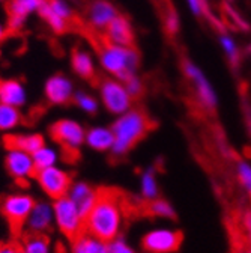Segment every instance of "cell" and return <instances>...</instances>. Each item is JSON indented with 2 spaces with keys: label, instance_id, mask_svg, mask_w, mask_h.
Masks as SVG:
<instances>
[{
  "label": "cell",
  "instance_id": "7402d4cb",
  "mask_svg": "<svg viewBox=\"0 0 251 253\" xmlns=\"http://www.w3.org/2000/svg\"><path fill=\"white\" fill-rule=\"evenodd\" d=\"M29 229L30 231H38V232H45L51 228V212L47 205H35V208L30 212L29 218Z\"/></svg>",
  "mask_w": 251,
  "mask_h": 253
},
{
  "label": "cell",
  "instance_id": "d6a6232c",
  "mask_svg": "<svg viewBox=\"0 0 251 253\" xmlns=\"http://www.w3.org/2000/svg\"><path fill=\"white\" fill-rule=\"evenodd\" d=\"M106 253H134V250L128 247L122 240H113L110 241V244H107Z\"/></svg>",
  "mask_w": 251,
  "mask_h": 253
},
{
  "label": "cell",
  "instance_id": "484cf974",
  "mask_svg": "<svg viewBox=\"0 0 251 253\" xmlns=\"http://www.w3.org/2000/svg\"><path fill=\"white\" fill-rule=\"evenodd\" d=\"M21 121L18 110L14 106L0 103V130H9Z\"/></svg>",
  "mask_w": 251,
  "mask_h": 253
},
{
  "label": "cell",
  "instance_id": "ffe728a7",
  "mask_svg": "<svg viewBox=\"0 0 251 253\" xmlns=\"http://www.w3.org/2000/svg\"><path fill=\"white\" fill-rule=\"evenodd\" d=\"M21 238L26 253H48L50 238L45 232L29 229L21 234Z\"/></svg>",
  "mask_w": 251,
  "mask_h": 253
},
{
  "label": "cell",
  "instance_id": "4316f807",
  "mask_svg": "<svg viewBox=\"0 0 251 253\" xmlns=\"http://www.w3.org/2000/svg\"><path fill=\"white\" fill-rule=\"evenodd\" d=\"M142 193L144 199H155L158 195V187H156V179L153 170H149L143 175L142 179Z\"/></svg>",
  "mask_w": 251,
  "mask_h": 253
},
{
  "label": "cell",
  "instance_id": "f35d334b",
  "mask_svg": "<svg viewBox=\"0 0 251 253\" xmlns=\"http://www.w3.org/2000/svg\"><path fill=\"white\" fill-rule=\"evenodd\" d=\"M18 253H26V252H24V247H23V249H21V250H20Z\"/></svg>",
  "mask_w": 251,
  "mask_h": 253
},
{
  "label": "cell",
  "instance_id": "44dd1931",
  "mask_svg": "<svg viewBox=\"0 0 251 253\" xmlns=\"http://www.w3.org/2000/svg\"><path fill=\"white\" fill-rule=\"evenodd\" d=\"M72 68L78 76L89 80L90 83H98V77L95 74V70H93V65H92V60H90L87 53H84V51H81L78 48H75L72 51Z\"/></svg>",
  "mask_w": 251,
  "mask_h": 253
},
{
  "label": "cell",
  "instance_id": "30bf717a",
  "mask_svg": "<svg viewBox=\"0 0 251 253\" xmlns=\"http://www.w3.org/2000/svg\"><path fill=\"white\" fill-rule=\"evenodd\" d=\"M5 165H6L8 172L23 187H29L27 178H35L36 175L34 158H30V155L23 151H12L6 157Z\"/></svg>",
  "mask_w": 251,
  "mask_h": 253
},
{
  "label": "cell",
  "instance_id": "7a4b0ae2",
  "mask_svg": "<svg viewBox=\"0 0 251 253\" xmlns=\"http://www.w3.org/2000/svg\"><path fill=\"white\" fill-rule=\"evenodd\" d=\"M156 128V122L142 109L125 113L113 125V155L122 157L131 151L139 142H142L150 131Z\"/></svg>",
  "mask_w": 251,
  "mask_h": 253
},
{
  "label": "cell",
  "instance_id": "e575fe53",
  "mask_svg": "<svg viewBox=\"0 0 251 253\" xmlns=\"http://www.w3.org/2000/svg\"><path fill=\"white\" fill-rule=\"evenodd\" d=\"M190 6L193 9V12L196 15H200L202 14V9H200V0H190Z\"/></svg>",
  "mask_w": 251,
  "mask_h": 253
},
{
  "label": "cell",
  "instance_id": "cb8c5ba5",
  "mask_svg": "<svg viewBox=\"0 0 251 253\" xmlns=\"http://www.w3.org/2000/svg\"><path fill=\"white\" fill-rule=\"evenodd\" d=\"M86 140H87V143L92 148L104 151V149H108V148L113 146L114 136H113V133L110 130H106V128H93V130L89 131Z\"/></svg>",
  "mask_w": 251,
  "mask_h": 253
},
{
  "label": "cell",
  "instance_id": "ac0fdd59",
  "mask_svg": "<svg viewBox=\"0 0 251 253\" xmlns=\"http://www.w3.org/2000/svg\"><path fill=\"white\" fill-rule=\"evenodd\" d=\"M95 195H97V188H92L87 184H75L71 190V199L75 204L81 220L84 218V215L89 212L93 201H95Z\"/></svg>",
  "mask_w": 251,
  "mask_h": 253
},
{
  "label": "cell",
  "instance_id": "3957f363",
  "mask_svg": "<svg viewBox=\"0 0 251 253\" xmlns=\"http://www.w3.org/2000/svg\"><path fill=\"white\" fill-rule=\"evenodd\" d=\"M89 40L100 51V57L106 70L117 76L120 80H127L134 76L139 65V54L131 47H122L110 42L106 35L89 32Z\"/></svg>",
  "mask_w": 251,
  "mask_h": 253
},
{
  "label": "cell",
  "instance_id": "7c38bea8",
  "mask_svg": "<svg viewBox=\"0 0 251 253\" xmlns=\"http://www.w3.org/2000/svg\"><path fill=\"white\" fill-rule=\"evenodd\" d=\"M106 37L110 42L122 47H133L134 34L130 21L125 17H114L111 23L107 26Z\"/></svg>",
  "mask_w": 251,
  "mask_h": 253
},
{
  "label": "cell",
  "instance_id": "ba28073f",
  "mask_svg": "<svg viewBox=\"0 0 251 253\" xmlns=\"http://www.w3.org/2000/svg\"><path fill=\"white\" fill-rule=\"evenodd\" d=\"M182 244V232L176 229H155L142 238L146 253H175Z\"/></svg>",
  "mask_w": 251,
  "mask_h": 253
},
{
  "label": "cell",
  "instance_id": "836d02e7",
  "mask_svg": "<svg viewBox=\"0 0 251 253\" xmlns=\"http://www.w3.org/2000/svg\"><path fill=\"white\" fill-rule=\"evenodd\" d=\"M21 249H23V244L18 240L0 243V253H18Z\"/></svg>",
  "mask_w": 251,
  "mask_h": 253
},
{
  "label": "cell",
  "instance_id": "d6986e66",
  "mask_svg": "<svg viewBox=\"0 0 251 253\" xmlns=\"http://www.w3.org/2000/svg\"><path fill=\"white\" fill-rule=\"evenodd\" d=\"M24 89L15 80H5L0 82V103L9 106H21L24 103Z\"/></svg>",
  "mask_w": 251,
  "mask_h": 253
},
{
  "label": "cell",
  "instance_id": "5b68a950",
  "mask_svg": "<svg viewBox=\"0 0 251 253\" xmlns=\"http://www.w3.org/2000/svg\"><path fill=\"white\" fill-rule=\"evenodd\" d=\"M51 137L64 148L65 160L72 163L78 158V146L84 139V131L74 121H57L50 128Z\"/></svg>",
  "mask_w": 251,
  "mask_h": 253
},
{
  "label": "cell",
  "instance_id": "74e56055",
  "mask_svg": "<svg viewBox=\"0 0 251 253\" xmlns=\"http://www.w3.org/2000/svg\"><path fill=\"white\" fill-rule=\"evenodd\" d=\"M5 37H6V30H5L2 26H0V42H2V41L5 40Z\"/></svg>",
  "mask_w": 251,
  "mask_h": 253
},
{
  "label": "cell",
  "instance_id": "d4e9b609",
  "mask_svg": "<svg viewBox=\"0 0 251 253\" xmlns=\"http://www.w3.org/2000/svg\"><path fill=\"white\" fill-rule=\"evenodd\" d=\"M219 14H221V18H223V24L230 29H235V30H248L250 29L248 24L241 18V15L232 6H229L227 2L219 3Z\"/></svg>",
  "mask_w": 251,
  "mask_h": 253
},
{
  "label": "cell",
  "instance_id": "ab89813d",
  "mask_svg": "<svg viewBox=\"0 0 251 253\" xmlns=\"http://www.w3.org/2000/svg\"><path fill=\"white\" fill-rule=\"evenodd\" d=\"M248 53H251V45L248 47Z\"/></svg>",
  "mask_w": 251,
  "mask_h": 253
},
{
  "label": "cell",
  "instance_id": "9c48e42d",
  "mask_svg": "<svg viewBox=\"0 0 251 253\" xmlns=\"http://www.w3.org/2000/svg\"><path fill=\"white\" fill-rule=\"evenodd\" d=\"M35 178L45 190V193H48L53 199H60L67 196L72 184V179L67 172L59 170L51 166L38 170Z\"/></svg>",
  "mask_w": 251,
  "mask_h": 253
},
{
  "label": "cell",
  "instance_id": "1f68e13d",
  "mask_svg": "<svg viewBox=\"0 0 251 253\" xmlns=\"http://www.w3.org/2000/svg\"><path fill=\"white\" fill-rule=\"evenodd\" d=\"M75 101L80 107H83L86 112L89 113H93L97 110V101L90 98L89 95H83V93H77V97H75Z\"/></svg>",
  "mask_w": 251,
  "mask_h": 253
},
{
  "label": "cell",
  "instance_id": "6da1fadb",
  "mask_svg": "<svg viewBox=\"0 0 251 253\" xmlns=\"http://www.w3.org/2000/svg\"><path fill=\"white\" fill-rule=\"evenodd\" d=\"M137 215V201L116 187H98L95 201L81 220L84 235L104 243L113 241L122 226L123 218Z\"/></svg>",
  "mask_w": 251,
  "mask_h": 253
},
{
  "label": "cell",
  "instance_id": "8d00e7d4",
  "mask_svg": "<svg viewBox=\"0 0 251 253\" xmlns=\"http://www.w3.org/2000/svg\"><path fill=\"white\" fill-rule=\"evenodd\" d=\"M245 121H247V125H248V128H250V133H251V107L245 106Z\"/></svg>",
  "mask_w": 251,
  "mask_h": 253
},
{
  "label": "cell",
  "instance_id": "5bb4252c",
  "mask_svg": "<svg viewBox=\"0 0 251 253\" xmlns=\"http://www.w3.org/2000/svg\"><path fill=\"white\" fill-rule=\"evenodd\" d=\"M45 93L50 103L53 104H67L71 100L72 86L70 80L62 76H54L47 82Z\"/></svg>",
  "mask_w": 251,
  "mask_h": 253
},
{
  "label": "cell",
  "instance_id": "d590c367",
  "mask_svg": "<svg viewBox=\"0 0 251 253\" xmlns=\"http://www.w3.org/2000/svg\"><path fill=\"white\" fill-rule=\"evenodd\" d=\"M244 221H245V228L250 234V238H251V212H247L245 217H244Z\"/></svg>",
  "mask_w": 251,
  "mask_h": 253
},
{
  "label": "cell",
  "instance_id": "4dcf8cb0",
  "mask_svg": "<svg viewBox=\"0 0 251 253\" xmlns=\"http://www.w3.org/2000/svg\"><path fill=\"white\" fill-rule=\"evenodd\" d=\"M125 84H127V87H125V89L128 90L131 98H139L140 95L143 93V86H142L140 80L136 76H131L130 79L125 80Z\"/></svg>",
  "mask_w": 251,
  "mask_h": 253
},
{
  "label": "cell",
  "instance_id": "e0dca14e",
  "mask_svg": "<svg viewBox=\"0 0 251 253\" xmlns=\"http://www.w3.org/2000/svg\"><path fill=\"white\" fill-rule=\"evenodd\" d=\"M114 17H117L116 9L113 8L110 2H106V0L93 2V5L89 9V20H90L92 27H95V29L107 27Z\"/></svg>",
  "mask_w": 251,
  "mask_h": 253
},
{
  "label": "cell",
  "instance_id": "83f0119b",
  "mask_svg": "<svg viewBox=\"0 0 251 253\" xmlns=\"http://www.w3.org/2000/svg\"><path fill=\"white\" fill-rule=\"evenodd\" d=\"M54 158H56L54 152L50 151V149H47V148H41L39 151H36L34 154V163H35L36 172L41 170V169H45V168L51 166L54 163Z\"/></svg>",
  "mask_w": 251,
  "mask_h": 253
},
{
  "label": "cell",
  "instance_id": "277c9868",
  "mask_svg": "<svg viewBox=\"0 0 251 253\" xmlns=\"http://www.w3.org/2000/svg\"><path fill=\"white\" fill-rule=\"evenodd\" d=\"M35 205V201L26 195H12L0 198V214L6 218L11 237L14 240H18L21 237L24 223L27 221Z\"/></svg>",
  "mask_w": 251,
  "mask_h": 253
},
{
  "label": "cell",
  "instance_id": "2e32d148",
  "mask_svg": "<svg viewBox=\"0 0 251 253\" xmlns=\"http://www.w3.org/2000/svg\"><path fill=\"white\" fill-rule=\"evenodd\" d=\"M137 215H149V217H164L175 218L176 212L173 207L164 199H144L137 204Z\"/></svg>",
  "mask_w": 251,
  "mask_h": 253
},
{
  "label": "cell",
  "instance_id": "8fae6325",
  "mask_svg": "<svg viewBox=\"0 0 251 253\" xmlns=\"http://www.w3.org/2000/svg\"><path fill=\"white\" fill-rule=\"evenodd\" d=\"M101 95H103L106 107L113 113H123L125 110H128V107L131 104V97H130L128 90L122 84L111 82V80L103 82Z\"/></svg>",
  "mask_w": 251,
  "mask_h": 253
},
{
  "label": "cell",
  "instance_id": "f1b7e54d",
  "mask_svg": "<svg viewBox=\"0 0 251 253\" xmlns=\"http://www.w3.org/2000/svg\"><path fill=\"white\" fill-rule=\"evenodd\" d=\"M236 173L239 178L241 185L247 190V193L251 196V166L242 160L236 162Z\"/></svg>",
  "mask_w": 251,
  "mask_h": 253
},
{
  "label": "cell",
  "instance_id": "f546056e",
  "mask_svg": "<svg viewBox=\"0 0 251 253\" xmlns=\"http://www.w3.org/2000/svg\"><path fill=\"white\" fill-rule=\"evenodd\" d=\"M221 44H223V47L226 48V53H227L229 60H230V65H232L233 68H236V67L239 65V57H241V56H239V51L236 50L233 41H232L226 34H221Z\"/></svg>",
  "mask_w": 251,
  "mask_h": 253
},
{
  "label": "cell",
  "instance_id": "4fadbf2b",
  "mask_svg": "<svg viewBox=\"0 0 251 253\" xmlns=\"http://www.w3.org/2000/svg\"><path fill=\"white\" fill-rule=\"evenodd\" d=\"M41 0H9L6 11L9 17L8 27L11 32L20 29L24 23V18L35 9H38Z\"/></svg>",
  "mask_w": 251,
  "mask_h": 253
},
{
  "label": "cell",
  "instance_id": "9a60e30c",
  "mask_svg": "<svg viewBox=\"0 0 251 253\" xmlns=\"http://www.w3.org/2000/svg\"><path fill=\"white\" fill-rule=\"evenodd\" d=\"M3 145L9 151H23L27 154H35L41 148H44V139L39 134H8L3 137Z\"/></svg>",
  "mask_w": 251,
  "mask_h": 253
},
{
  "label": "cell",
  "instance_id": "8992f818",
  "mask_svg": "<svg viewBox=\"0 0 251 253\" xmlns=\"http://www.w3.org/2000/svg\"><path fill=\"white\" fill-rule=\"evenodd\" d=\"M54 212H56L57 225H59L62 234H64L70 240L71 246L78 243L80 238L84 234H83V229H81L80 212H78L75 204L72 202V199L67 198V196L56 199Z\"/></svg>",
  "mask_w": 251,
  "mask_h": 253
},
{
  "label": "cell",
  "instance_id": "52a82bcc",
  "mask_svg": "<svg viewBox=\"0 0 251 253\" xmlns=\"http://www.w3.org/2000/svg\"><path fill=\"white\" fill-rule=\"evenodd\" d=\"M182 68L185 76L193 83V90L196 95L194 107L200 109V112H214V109L216 107V97L202 71L190 60H183Z\"/></svg>",
  "mask_w": 251,
  "mask_h": 253
},
{
  "label": "cell",
  "instance_id": "603a6c76",
  "mask_svg": "<svg viewBox=\"0 0 251 253\" xmlns=\"http://www.w3.org/2000/svg\"><path fill=\"white\" fill-rule=\"evenodd\" d=\"M38 11H39V14L42 15V18L51 26V29H53L54 32H57V34H65V32H68V30L72 29L71 24H70L68 21H65L64 18H60V17L50 8V5H48L47 0H41V3H39V6H38Z\"/></svg>",
  "mask_w": 251,
  "mask_h": 253
}]
</instances>
